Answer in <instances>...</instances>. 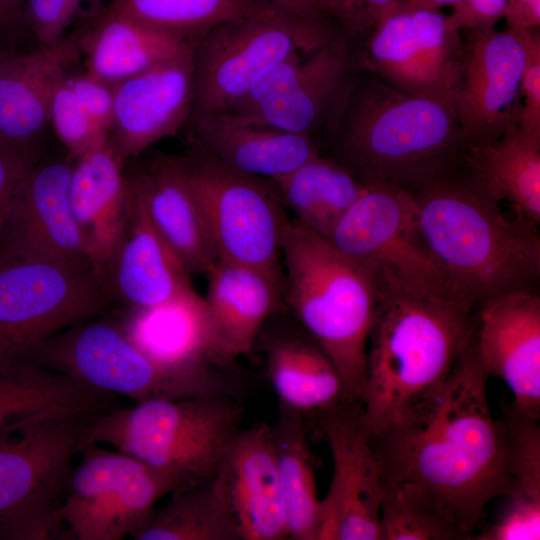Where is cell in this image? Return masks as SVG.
Listing matches in <instances>:
<instances>
[{"label": "cell", "mask_w": 540, "mask_h": 540, "mask_svg": "<svg viewBox=\"0 0 540 540\" xmlns=\"http://www.w3.org/2000/svg\"><path fill=\"white\" fill-rule=\"evenodd\" d=\"M357 64L341 34L313 50L293 53L253 82L245 96L253 113L241 120L314 139L323 124L333 120L335 132Z\"/></svg>", "instance_id": "14"}, {"label": "cell", "mask_w": 540, "mask_h": 540, "mask_svg": "<svg viewBox=\"0 0 540 540\" xmlns=\"http://www.w3.org/2000/svg\"><path fill=\"white\" fill-rule=\"evenodd\" d=\"M154 508L135 540H241L218 472L181 485Z\"/></svg>", "instance_id": "36"}, {"label": "cell", "mask_w": 540, "mask_h": 540, "mask_svg": "<svg viewBox=\"0 0 540 540\" xmlns=\"http://www.w3.org/2000/svg\"><path fill=\"white\" fill-rule=\"evenodd\" d=\"M399 1H401V0H397V2H399Z\"/></svg>", "instance_id": "51"}, {"label": "cell", "mask_w": 540, "mask_h": 540, "mask_svg": "<svg viewBox=\"0 0 540 540\" xmlns=\"http://www.w3.org/2000/svg\"><path fill=\"white\" fill-rule=\"evenodd\" d=\"M469 152L471 180L497 203H508L518 218L539 224L540 135L517 124Z\"/></svg>", "instance_id": "33"}, {"label": "cell", "mask_w": 540, "mask_h": 540, "mask_svg": "<svg viewBox=\"0 0 540 540\" xmlns=\"http://www.w3.org/2000/svg\"><path fill=\"white\" fill-rule=\"evenodd\" d=\"M270 430L284 500L288 539L317 540V462L308 443L304 415L279 402L277 418L270 424Z\"/></svg>", "instance_id": "34"}, {"label": "cell", "mask_w": 540, "mask_h": 540, "mask_svg": "<svg viewBox=\"0 0 540 540\" xmlns=\"http://www.w3.org/2000/svg\"><path fill=\"white\" fill-rule=\"evenodd\" d=\"M105 7L104 0H25L21 25L35 47H49L67 39Z\"/></svg>", "instance_id": "40"}, {"label": "cell", "mask_w": 540, "mask_h": 540, "mask_svg": "<svg viewBox=\"0 0 540 540\" xmlns=\"http://www.w3.org/2000/svg\"><path fill=\"white\" fill-rule=\"evenodd\" d=\"M76 33L82 68L113 87L196 44L150 29L108 5Z\"/></svg>", "instance_id": "31"}, {"label": "cell", "mask_w": 540, "mask_h": 540, "mask_svg": "<svg viewBox=\"0 0 540 540\" xmlns=\"http://www.w3.org/2000/svg\"><path fill=\"white\" fill-rule=\"evenodd\" d=\"M508 0H462L446 15V24L451 31L494 29L504 17Z\"/></svg>", "instance_id": "43"}, {"label": "cell", "mask_w": 540, "mask_h": 540, "mask_svg": "<svg viewBox=\"0 0 540 540\" xmlns=\"http://www.w3.org/2000/svg\"><path fill=\"white\" fill-rule=\"evenodd\" d=\"M206 276L208 289L203 297L223 352L232 361L252 358L262 327L285 308L282 280L221 259Z\"/></svg>", "instance_id": "28"}, {"label": "cell", "mask_w": 540, "mask_h": 540, "mask_svg": "<svg viewBox=\"0 0 540 540\" xmlns=\"http://www.w3.org/2000/svg\"><path fill=\"white\" fill-rule=\"evenodd\" d=\"M90 419L50 418L0 433V539H67L60 508Z\"/></svg>", "instance_id": "8"}, {"label": "cell", "mask_w": 540, "mask_h": 540, "mask_svg": "<svg viewBox=\"0 0 540 540\" xmlns=\"http://www.w3.org/2000/svg\"><path fill=\"white\" fill-rule=\"evenodd\" d=\"M503 18L508 30L537 29L540 25V0H508Z\"/></svg>", "instance_id": "45"}, {"label": "cell", "mask_w": 540, "mask_h": 540, "mask_svg": "<svg viewBox=\"0 0 540 540\" xmlns=\"http://www.w3.org/2000/svg\"><path fill=\"white\" fill-rule=\"evenodd\" d=\"M362 182L326 239L371 275L378 293L455 295L421 234L416 196L394 183Z\"/></svg>", "instance_id": "9"}, {"label": "cell", "mask_w": 540, "mask_h": 540, "mask_svg": "<svg viewBox=\"0 0 540 540\" xmlns=\"http://www.w3.org/2000/svg\"><path fill=\"white\" fill-rule=\"evenodd\" d=\"M39 159V151L17 150L0 144V231L17 187Z\"/></svg>", "instance_id": "44"}, {"label": "cell", "mask_w": 540, "mask_h": 540, "mask_svg": "<svg viewBox=\"0 0 540 540\" xmlns=\"http://www.w3.org/2000/svg\"><path fill=\"white\" fill-rule=\"evenodd\" d=\"M397 0H322L321 13L345 38L373 31L396 7ZM335 26V25H334Z\"/></svg>", "instance_id": "41"}, {"label": "cell", "mask_w": 540, "mask_h": 540, "mask_svg": "<svg viewBox=\"0 0 540 540\" xmlns=\"http://www.w3.org/2000/svg\"><path fill=\"white\" fill-rule=\"evenodd\" d=\"M190 275L129 189L128 219L104 278L112 299L129 308L156 305L192 288Z\"/></svg>", "instance_id": "27"}, {"label": "cell", "mask_w": 540, "mask_h": 540, "mask_svg": "<svg viewBox=\"0 0 540 540\" xmlns=\"http://www.w3.org/2000/svg\"><path fill=\"white\" fill-rule=\"evenodd\" d=\"M272 182L294 220L324 238L363 189L347 166L320 154Z\"/></svg>", "instance_id": "35"}, {"label": "cell", "mask_w": 540, "mask_h": 540, "mask_svg": "<svg viewBox=\"0 0 540 540\" xmlns=\"http://www.w3.org/2000/svg\"><path fill=\"white\" fill-rule=\"evenodd\" d=\"M108 6L150 29L191 43L221 23L270 8L254 0H113Z\"/></svg>", "instance_id": "38"}, {"label": "cell", "mask_w": 540, "mask_h": 540, "mask_svg": "<svg viewBox=\"0 0 540 540\" xmlns=\"http://www.w3.org/2000/svg\"><path fill=\"white\" fill-rule=\"evenodd\" d=\"M508 505L501 517L471 540L540 539V425L513 403H502Z\"/></svg>", "instance_id": "32"}, {"label": "cell", "mask_w": 540, "mask_h": 540, "mask_svg": "<svg viewBox=\"0 0 540 540\" xmlns=\"http://www.w3.org/2000/svg\"><path fill=\"white\" fill-rule=\"evenodd\" d=\"M73 164L66 154L31 166L6 211L0 259L89 263L70 204Z\"/></svg>", "instance_id": "18"}, {"label": "cell", "mask_w": 540, "mask_h": 540, "mask_svg": "<svg viewBox=\"0 0 540 540\" xmlns=\"http://www.w3.org/2000/svg\"><path fill=\"white\" fill-rule=\"evenodd\" d=\"M25 0H0V38L16 28H22V10Z\"/></svg>", "instance_id": "47"}, {"label": "cell", "mask_w": 540, "mask_h": 540, "mask_svg": "<svg viewBox=\"0 0 540 540\" xmlns=\"http://www.w3.org/2000/svg\"><path fill=\"white\" fill-rule=\"evenodd\" d=\"M472 308L449 293H378L361 399L370 435L443 388L474 343Z\"/></svg>", "instance_id": "2"}, {"label": "cell", "mask_w": 540, "mask_h": 540, "mask_svg": "<svg viewBox=\"0 0 540 540\" xmlns=\"http://www.w3.org/2000/svg\"><path fill=\"white\" fill-rule=\"evenodd\" d=\"M11 53L12 52H9L6 48L2 46V44H0V67Z\"/></svg>", "instance_id": "50"}, {"label": "cell", "mask_w": 540, "mask_h": 540, "mask_svg": "<svg viewBox=\"0 0 540 540\" xmlns=\"http://www.w3.org/2000/svg\"><path fill=\"white\" fill-rule=\"evenodd\" d=\"M474 349L488 376L500 378L512 402L528 416L540 418V299L528 289L481 304Z\"/></svg>", "instance_id": "20"}, {"label": "cell", "mask_w": 540, "mask_h": 540, "mask_svg": "<svg viewBox=\"0 0 540 540\" xmlns=\"http://www.w3.org/2000/svg\"><path fill=\"white\" fill-rule=\"evenodd\" d=\"M284 15L296 19L324 20L311 7L308 0H254ZM329 22V21H328Z\"/></svg>", "instance_id": "46"}, {"label": "cell", "mask_w": 540, "mask_h": 540, "mask_svg": "<svg viewBox=\"0 0 540 540\" xmlns=\"http://www.w3.org/2000/svg\"><path fill=\"white\" fill-rule=\"evenodd\" d=\"M337 34L330 22L296 19L271 8L215 26L193 49L192 116L227 111L271 65Z\"/></svg>", "instance_id": "10"}, {"label": "cell", "mask_w": 540, "mask_h": 540, "mask_svg": "<svg viewBox=\"0 0 540 540\" xmlns=\"http://www.w3.org/2000/svg\"><path fill=\"white\" fill-rule=\"evenodd\" d=\"M181 158L218 259L283 281L282 242L290 219L274 183L235 171L192 145Z\"/></svg>", "instance_id": "12"}, {"label": "cell", "mask_w": 540, "mask_h": 540, "mask_svg": "<svg viewBox=\"0 0 540 540\" xmlns=\"http://www.w3.org/2000/svg\"><path fill=\"white\" fill-rule=\"evenodd\" d=\"M116 398L31 361L0 364V433L50 418H92L117 407Z\"/></svg>", "instance_id": "30"}, {"label": "cell", "mask_w": 540, "mask_h": 540, "mask_svg": "<svg viewBox=\"0 0 540 540\" xmlns=\"http://www.w3.org/2000/svg\"><path fill=\"white\" fill-rule=\"evenodd\" d=\"M463 47L440 10L395 7L373 30L357 62L399 90L453 106Z\"/></svg>", "instance_id": "16"}, {"label": "cell", "mask_w": 540, "mask_h": 540, "mask_svg": "<svg viewBox=\"0 0 540 540\" xmlns=\"http://www.w3.org/2000/svg\"><path fill=\"white\" fill-rule=\"evenodd\" d=\"M418 196L423 239L454 294L470 305L528 289L540 273L536 225L511 220L472 180L438 178Z\"/></svg>", "instance_id": "3"}, {"label": "cell", "mask_w": 540, "mask_h": 540, "mask_svg": "<svg viewBox=\"0 0 540 540\" xmlns=\"http://www.w3.org/2000/svg\"><path fill=\"white\" fill-rule=\"evenodd\" d=\"M75 68L57 83L49 109V125L74 159L108 139L113 116V86Z\"/></svg>", "instance_id": "37"}, {"label": "cell", "mask_w": 540, "mask_h": 540, "mask_svg": "<svg viewBox=\"0 0 540 540\" xmlns=\"http://www.w3.org/2000/svg\"><path fill=\"white\" fill-rule=\"evenodd\" d=\"M311 7L313 8V10L319 15L321 16L322 18L323 15L321 13V4H322V0H308ZM325 19V18H324ZM328 21V20H327Z\"/></svg>", "instance_id": "49"}, {"label": "cell", "mask_w": 540, "mask_h": 540, "mask_svg": "<svg viewBox=\"0 0 540 540\" xmlns=\"http://www.w3.org/2000/svg\"><path fill=\"white\" fill-rule=\"evenodd\" d=\"M113 299L88 262L0 259V364L91 320Z\"/></svg>", "instance_id": "11"}, {"label": "cell", "mask_w": 540, "mask_h": 540, "mask_svg": "<svg viewBox=\"0 0 540 540\" xmlns=\"http://www.w3.org/2000/svg\"><path fill=\"white\" fill-rule=\"evenodd\" d=\"M23 360L135 403L204 395L238 399L242 388L232 369L161 364L135 346L119 324L108 321L88 320L67 328L36 344Z\"/></svg>", "instance_id": "7"}, {"label": "cell", "mask_w": 540, "mask_h": 540, "mask_svg": "<svg viewBox=\"0 0 540 540\" xmlns=\"http://www.w3.org/2000/svg\"><path fill=\"white\" fill-rule=\"evenodd\" d=\"M462 0H401L396 7H409L427 10H440L446 6H455Z\"/></svg>", "instance_id": "48"}, {"label": "cell", "mask_w": 540, "mask_h": 540, "mask_svg": "<svg viewBox=\"0 0 540 540\" xmlns=\"http://www.w3.org/2000/svg\"><path fill=\"white\" fill-rule=\"evenodd\" d=\"M69 196L87 260L104 279L129 215L125 163L109 139L74 159Z\"/></svg>", "instance_id": "24"}, {"label": "cell", "mask_w": 540, "mask_h": 540, "mask_svg": "<svg viewBox=\"0 0 540 540\" xmlns=\"http://www.w3.org/2000/svg\"><path fill=\"white\" fill-rule=\"evenodd\" d=\"M282 269L284 306L336 367L346 400H361L378 301L373 278L294 219L289 220L282 242Z\"/></svg>", "instance_id": "5"}, {"label": "cell", "mask_w": 540, "mask_h": 540, "mask_svg": "<svg viewBox=\"0 0 540 540\" xmlns=\"http://www.w3.org/2000/svg\"><path fill=\"white\" fill-rule=\"evenodd\" d=\"M189 144L223 165L276 180L320 154L316 139L247 122L225 112L193 115Z\"/></svg>", "instance_id": "25"}, {"label": "cell", "mask_w": 540, "mask_h": 540, "mask_svg": "<svg viewBox=\"0 0 540 540\" xmlns=\"http://www.w3.org/2000/svg\"><path fill=\"white\" fill-rule=\"evenodd\" d=\"M272 326L264 324L256 344L279 402L310 416L347 401L339 372L312 337L295 320Z\"/></svg>", "instance_id": "29"}, {"label": "cell", "mask_w": 540, "mask_h": 540, "mask_svg": "<svg viewBox=\"0 0 540 540\" xmlns=\"http://www.w3.org/2000/svg\"><path fill=\"white\" fill-rule=\"evenodd\" d=\"M515 32L524 52L520 82L523 103L519 127L540 135V35L538 28Z\"/></svg>", "instance_id": "42"}, {"label": "cell", "mask_w": 540, "mask_h": 540, "mask_svg": "<svg viewBox=\"0 0 540 540\" xmlns=\"http://www.w3.org/2000/svg\"><path fill=\"white\" fill-rule=\"evenodd\" d=\"M380 540H466L438 509L412 492L382 483Z\"/></svg>", "instance_id": "39"}, {"label": "cell", "mask_w": 540, "mask_h": 540, "mask_svg": "<svg viewBox=\"0 0 540 540\" xmlns=\"http://www.w3.org/2000/svg\"><path fill=\"white\" fill-rule=\"evenodd\" d=\"M80 61L76 31L49 47L12 52L0 67V144L39 151L53 91Z\"/></svg>", "instance_id": "23"}, {"label": "cell", "mask_w": 540, "mask_h": 540, "mask_svg": "<svg viewBox=\"0 0 540 540\" xmlns=\"http://www.w3.org/2000/svg\"><path fill=\"white\" fill-rule=\"evenodd\" d=\"M128 339L153 360L171 367L231 368L205 300L193 287L156 305L129 308L119 324Z\"/></svg>", "instance_id": "26"}, {"label": "cell", "mask_w": 540, "mask_h": 540, "mask_svg": "<svg viewBox=\"0 0 540 540\" xmlns=\"http://www.w3.org/2000/svg\"><path fill=\"white\" fill-rule=\"evenodd\" d=\"M193 49L113 87L108 139L125 164L189 122L194 107Z\"/></svg>", "instance_id": "19"}, {"label": "cell", "mask_w": 540, "mask_h": 540, "mask_svg": "<svg viewBox=\"0 0 540 540\" xmlns=\"http://www.w3.org/2000/svg\"><path fill=\"white\" fill-rule=\"evenodd\" d=\"M304 418L328 444L333 460L329 489L319 499L317 540H380L382 474L361 400Z\"/></svg>", "instance_id": "15"}, {"label": "cell", "mask_w": 540, "mask_h": 540, "mask_svg": "<svg viewBox=\"0 0 540 540\" xmlns=\"http://www.w3.org/2000/svg\"><path fill=\"white\" fill-rule=\"evenodd\" d=\"M488 378L473 343L438 393L370 435L382 483L402 487L438 509L466 540L487 504L509 489L502 426L489 407Z\"/></svg>", "instance_id": "1"}, {"label": "cell", "mask_w": 540, "mask_h": 540, "mask_svg": "<svg viewBox=\"0 0 540 540\" xmlns=\"http://www.w3.org/2000/svg\"><path fill=\"white\" fill-rule=\"evenodd\" d=\"M335 133L340 162L361 181L404 188L440 178L451 156L464 146L452 105L380 79L354 81Z\"/></svg>", "instance_id": "4"}, {"label": "cell", "mask_w": 540, "mask_h": 540, "mask_svg": "<svg viewBox=\"0 0 540 540\" xmlns=\"http://www.w3.org/2000/svg\"><path fill=\"white\" fill-rule=\"evenodd\" d=\"M125 172L154 228L191 274L206 275L218 255L181 156H158Z\"/></svg>", "instance_id": "21"}, {"label": "cell", "mask_w": 540, "mask_h": 540, "mask_svg": "<svg viewBox=\"0 0 540 540\" xmlns=\"http://www.w3.org/2000/svg\"><path fill=\"white\" fill-rule=\"evenodd\" d=\"M218 474L241 540L288 539L270 424L242 428L229 444Z\"/></svg>", "instance_id": "22"}, {"label": "cell", "mask_w": 540, "mask_h": 540, "mask_svg": "<svg viewBox=\"0 0 540 540\" xmlns=\"http://www.w3.org/2000/svg\"><path fill=\"white\" fill-rule=\"evenodd\" d=\"M79 456L60 508L68 539L133 537L161 498L188 484L175 472L99 443H83Z\"/></svg>", "instance_id": "13"}, {"label": "cell", "mask_w": 540, "mask_h": 540, "mask_svg": "<svg viewBox=\"0 0 540 540\" xmlns=\"http://www.w3.org/2000/svg\"><path fill=\"white\" fill-rule=\"evenodd\" d=\"M244 415L237 398L223 395L148 400L88 420L84 443L109 445L193 483L218 472Z\"/></svg>", "instance_id": "6"}, {"label": "cell", "mask_w": 540, "mask_h": 540, "mask_svg": "<svg viewBox=\"0 0 540 540\" xmlns=\"http://www.w3.org/2000/svg\"><path fill=\"white\" fill-rule=\"evenodd\" d=\"M523 60L517 32L495 28L471 32L453 93V108L468 150L498 140L519 124Z\"/></svg>", "instance_id": "17"}]
</instances>
